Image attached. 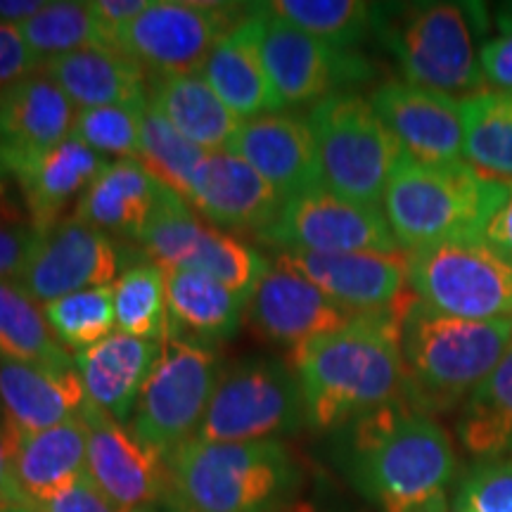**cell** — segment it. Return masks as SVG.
I'll return each instance as SVG.
<instances>
[{
  "label": "cell",
  "instance_id": "5",
  "mask_svg": "<svg viewBox=\"0 0 512 512\" xmlns=\"http://www.w3.org/2000/svg\"><path fill=\"white\" fill-rule=\"evenodd\" d=\"M510 195V183L479 174L470 164L427 166L401 155L382 211L399 249L446 240L484 238L486 228Z\"/></svg>",
  "mask_w": 512,
  "mask_h": 512
},
{
  "label": "cell",
  "instance_id": "31",
  "mask_svg": "<svg viewBox=\"0 0 512 512\" xmlns=\"http://www.w3.org/2000/svg\"><path fill=\"white\" fill-rule=\"evenodd\" d=\"M458 439L477 458L512 456V344L494 373L463 403Z\"/></svg>",
  "mask_w": 512,
  "mask_h": 512
},
{
  "label": "cell",
  "instance_id": "6",
  "mask_svg": "<svg viewBox=\"0 0 512 512\" xmlns=\"http://www.w3.org/2000/svg\"><path fill=\"white\" fill-rule=\"evenodd\" d=\"M458 3L377 5L375 34L408 83L439 93H482L472 12Z\"/></svg>",
  "mask_w": 512,
  "mask_h": 512
},
{
  "label": "cell",
  "instance_id": "20",
  "mask_svg": "<svg viewBox=\"0 0 512 512\" xmlns=\"http://www.w3.org/2000/svg\"><path fill=\"white\" fill-rule=\"evenodd\" d=\"M185 202L200 211L209 226L256 238L273 226L285 204L264 176L226 150L209 152Z\"/></svg>",
  "mask_w": 512,
  "mask_h": 512
},
{
  "label": "cell",
  "instance_id": "42",
  "mask_svg": "<svg viewBox=\"0 0 512 512\" xmlns=\"http://www.w3.org/2000/svg\"><path fill=\"white\" fill-rule=\"evenodd\" d=\"M38 238L41 230L27 219H0V283L19 280Z\"/></svg>",
  "mask_w": 512,
  "mask_h": 512
},
{
  "label": "cell",
  "instance_id": "30",
  "mask_svg": "<svg viewBox=\"0 0 512 512\" xmlns=\"http://www.w3.org/2000/svg\"><path fill=\"white\" fill-rule=\"evenodd\" d=\"M465 164L512 183V93L482 91L458 100Z\"/></svg>",
  "mask_w": 512,
  "mask_h": 512
},
{
  "label": "cell",
  "instance_id": "7",
  "mask_svg": "<svg viewBox=\"0 0 512 512\" xmlns=\"http://www.w3.org/2000/svg\"><path fill=\"white\" fill-rule=\"evenodd\" d=\"M306 121L316 138L323 188L344 200L380 207L403 152L370 100L335 93L313 105Z\"/></svg>",
  "mask_w": 512,
  "mask_h": 512
},
{
  "label": "cell",
  "instance_id": "34",
  "mask_svg": "<svg viewBox=\"0 0 512 512\" xmlns=\"http://www.w3.org/2000/svg\"><path fill=\"white\" fill-rule=\"evenodd\" d=\"M114 313L117 332L164 342L171 337L166 271L152 261L126 268L114 283Z\"/></svg>",
  "mask_w": 512,
  "mask_h": 512
},
{
  "label": "cell",
  "instance_id": "12",
  "mask_svg": "<svg viewBox=\"0 0 512 512\" xmlns=\"http://www.w3.org/2000/svg\"><path fill=\"white\" fill-rule=\"evenodd\" d=\"M259 240L280 252H401L382 207L344 200L323 185L285 200L278 219Z\"/></svg>",
  "mask_w": 512,
  "mask_h": 512
},
{
  "label": "cell",
  "instance_id": "2",
  "mask_svg": "<svg viewBox=\"0 0 512 512\" xmlns=\"http://www.w3.org/2000/svg\"><path fill=\"white\" fill-rule=\"evenodd\" d=\"M342 430L351 482L382 512H448L446 489L458 458L432 415L396 401Z\"/></svg>",
  "mask_w": 512,
  "mask_h": 512
},
{
  "label": "cell",
  "instance_id": "32",
  "mask_svg": "<svg viewBox=\"0 0 512 512\" xmlns=\"http://www.w3.org/2000/svg\"><path fill=\"white\" fill-rule=\"evenodd\" d=\"M0 361L76 368L50 330L43 306L17 280L0 283Z\"/></svg>",
  "mask_w": 512,
  "mask_h": 512
},
{
  "label": "cell",
  "instance_id": "40",
  "mask_svg": "<svg viewBox=\"0 0 512 512\" xmlns=\"http://www.w3.org/2000/svg\"><path fill=\"white\" fill-rule=\"evenodd\" d=\"M145 107L147 100L79 110L74 117L72 138L105 159H136L138 162Z\"/></svg>",
  "mask_w": 512,
  "mask_h": 512
},
{
  "label": "cell",
  "instance_id": "23",
  "mask_svg": "<svg viewBox=\"0 0 512 512\" xmlns=\"http://www.w3.org/2000/svg\"><path fill=\"white\" fill-rule=\"evenodd\" d=\"M261 27L264 17L256 8L221 38L202 69V79L209 83L211 91L242 121L283 110L266 74L264 55H261Z\"/></svg>",
  "mask_w": 512,
  "mask_h": 512
},
{
  "label": "cell",
  "instance_id": "4",
  "mask_svg": "<svg viewBox=\"0 0 512 512\" xmlns=\"http://www.w3.org/2000/svg\"><path fill=\"white\" fill-rule=\"evenodd\" d=\"M510 344L512 318H453L415 297L401 320L403 401L425 415L453 411L494 373Z\"/></svg>",
  "mask_w": 512,
  "mask_h": 512
},
{
  "label": "cell",
  "instance_id": "28",
  "mask_svg": "<svg viewBox=\"0 0 512 512\" xmlns=\"http://www.w3.org/2000/svg\"><path fill=\"white\" fill-rule=\"evenodd\" d=\"M147 105L207 152L226 150L242 126V119L211 91L202 74L152 76L147 83Z\"/></svg>",
  "mask_w": 512,
  "mask_h": 512
},
{
  "label": "cell",
  "instance_id": "21",
  "mask_svg": "<svg viewBox=\"0 0 512 512\" xmlns=\"http://www.w3.org/2000/svg\"><path fill=\"white\" fill-rule=\"evenodd\" d=\"M86 406L76 368L0 361V418L15 437H27L79 418Z\"/></svg>",
  "mask_w": 512,
  "mask_h": 512
},
{
  "label": "cell",
  "instance_id": "38",
  "mask_svg": "<svg viewBox=\"0 0 512 512\" xmlns=\"http://www.w3.org/2000/svg\"><path fill=\"white\" fill-rule=\"evenodd\" d=\"M41 306L57 342L74 354L91 349L117 328L114 285L67 294Z\"/></svg>",
  "mask_w": 512,
  "mask_h": 512
},
{
  "label": "cell",
  "instance_id": "45",
  "mask_svg": "<svg viewBox=\"0 0 512 512\" xmlns=\"http://www.w3.org/2000/svg\"><path fill=\"white\" fill-rule=\"evenodd\" d=\"M484 81L494 83L503 93L512 91V31H501L479 53Z\"/></svg>",
  "mask_w": 512,
  "mask_h": 512
},
{
  "label": "cell",
  "instance_id": "43",
  "mask_svg": "<svg viewBox=\"0 0 512 512\" xmlns=\"http://www.w3.org/2000/svg\"><path fill=\"white\" fill-rule=\"evenodd\" d=\"M41 64L43 60L27 46L19 27L0 24V93L34 76Z\"/></svg>",
  "mask_w": 512,
  "mask_h": 512
},
{
  "label": "cell",
  "instance_id": "29",
  "mask_svg": "<svg viewBox=\"0 0 512 512\" xmlns=\"http://www.w3.org/2000/svg\"><path fill=\"white\" fill-rule=\"evenodd\" d=\"M171 335L216 344L238 335L249 297L190 268L166 271Z\"/></svg>",
  "mask_w": 512,
  "mask_h": 512
},
{
  "label": "cell",
  "instance_id": "24",
  "mask_svg": "<svg viewBox=\"0 0 512 512\" xmlns=\"http://www.w3.org/2000/svg\"><path fill=\"white\" fill-rule=\"evenodd\" d=\"M83 477H86V425L81 418H72L27 437H15L12 491L19 508H36L48 503Z\"/></svg>",
  "mask_w": 512,
  "mask_h": 512
},
{
  "label": "cell",
  "instance_id": "39",
  "mask_svg": "<svg viewBox=\"0 0 512 512\" xmlns=\"http://www.w3.org/2000/svg\"><path fill=\"white\" fill-rule=\"evenodd\" d=\"M268 266L271 264L256 249L207 223L200 245L185 268L200 271L214 278L216 283L226 285L228 290L252 297Z\"/></svg>",
  "mask_w": 512,
  "mask_h": 512
},
{
  "label": "cell",
  "instance_id": "9",
  "mask_svg": "<svg viewBox=\"0 0 512 512\" xmlns=\"http://www.w3.org/2000/svg\"><path fill=\"white\" fill-rule=\"evenodd\" d=\"M408 285L422 304L465 320L512 318V259L486 238L406 252Z\"/></svg>",
  "mask_w": 512,
  "mask_h": 512
},
{
  "label": "cell",
  "instance_id": "13",
  "mask_svg": "<svg viewBox=\"0 0 512 512\" xmlns=\"http://www.w3.org/2000/svg\"><path fill=\"white\" fill-rule=\"evenodd\" d=\"M261 55L266 74L283 110L287 107L318 105L330 95L342 93L349 83L368 81L373 64L354 50H339L318 41L294 24L275 17L259 5Z\"/></svg>",
  "mask_w": 512,
  "mask_h": 512
},
{
  "label": "cell",
  "instance_id": "53",
  "mask_svg": "<svg viewBox=\"0 0 512 512\" xmlns=\"http://www.w3.org/2000/svg\"><path fill=\"white\" fill-rule=\"evenodd\" d=\"M138 512H147V510H138Z\"/></svg>",
  "mask_w": 512,
  "mask_h": 512
},
{
  "label": "cell",
  "instance_id": "18",
  "mask_svg": "<svg viewBox=\"0 0 512 512\" xmlns=\"http://www.w3.org/2000/svg\"><path fill=\"white\" fill-rule=\"evenodd\" d=\"M354 318L356 313L332 302L302 275L273 264L247 304V320L256 335L290 349L342 330Z\"/></svg>",
  "mask_w": 512,
  "mask_h": 512
},
{
  "label": "cell",
  "instance_id": "8",
  "mask_svg": "<svg viewBox=\"0 0 512 512\" xmlns=\"http://www.w3.org/2000/svg\"><path fill=\"white\" fill-rule=\"evenodd\" d=\"M221 375L214 344L185 335L166 337L140 389L128 432L169 458L178 446L197 437Z\"/></svg>",
  "mask_w": 512,
  "mask_h": 512
},
{
  "label": "cell",
  "instance_id": "14",
  "mask_svg": "<svg viewBox=\"0 0 512 512\" xmlns=\"http://www.w3.org/2000/svg\"><path fill=\"white\" fill-rule=\"evenodd\" d=\"M119 264V249L110 235L72 216L43 230L17 283L38 304H48L67 294L112 285Z\"/></svg>",
  "mask_w": 512,
  "mask_h": 512
},
{
  "label": "cell",
  "instance_id": "46",
  "mask_svg": "<svg viewBox=\"0 0 512 512\" xmlns=\"http://www.w3.org/2000/svg\"><path fill=\"white\" fill-rule=\"evenodd\" d=\"M150 3L152 0H95V3H91V10L102 31H105L107 41L114 46V38H117L119 31L143 15L150 8Z\"/></svg>",
  "mask_w": 512,
  "mask_h": 512
},
{
  "label": "cell",
  "instance_id": "22",
  "mask_svg": "<svg viewBox=\"0 0 512 512\" xmlns=\"http://www.w3.org/2000/svg\"><path fill=\"white\" fill-rule=\"evenodd\" d=\"M159 351L162 342L112 332L91 349L74 354L86 403L119 425H128Z\"/></svg>",
  "mask_w": 512,
  "mask_h": 512
},
{
  "label": "cell",
  "instance_id": "19",
  "mask_svg": "<svg viewBox=\"0 0 512 512\" xmlns=\"http://www.w3.org/2000/svg\"><path fill=\"white\" fill-rule=\"evenodd\" d=\"M226 152L264 176L283 200L323 185L316 138L306 117L275 112L242 121Z\"/></svg>",
  "mask_w": 512,
  "mask_h": 512
},
{
  "label": "cell",
  "instance_id": "48",
  "mask_svg": "<svg viewBox=\"0 0 512 512\" xmlns=\"http://www.w3.org/2000/svg\"><path fill=\"white\" fill-rule=\"evenodd\" d=\"M484 238L489 240L491 245L503 249V252L512 259V183H510L508 200H505L503 207L498 209V214L491 219Z\"/></svg>",
  "mask_w": 512,
  "mask_h": 512
},
{
  "label": "cell",
  "instance_id": "52",
  "mask_svg": "<svg viewBox=\"0 0 512 512\" xmlns=\"http://www.w3.org/2000/svg\"><path fill=\"white\" fill-rule=\"evenodd\" d=\"M456 512H472V510H456Z\"/></svg>",
  "mask_w": 512,
  "mask_h": 512
},
{
  "label": "cell",
  "instance_id": "3",
  "mask_svg": "<svg viewBox=\"0 0 512 512\" xmlns=\"http://www.w3.org/2000/svg\"><path fill=\"white\" fill-rule=\"evenodd\" d=\"M169 508L190 512H290L304 470L280 439L209 444L190 439L166 458Z\"/></svg>",
  "mask_w": 512,
  "mask_h": 512
},
{
  "label": "cell",
  "instance_id": "26",
  "mask_svg": "<svg viewBox=\"0 0 512 512\" xmlns=\"http://www.w3.org/2000/svg\"><path fill=\"white\" fill-rule=\"evenodd\" d=\"M162 188L136 159H112L83 190L74 207V219L110 238L138 240Z\"/></svg>",
  "mask_w": 512,
  "mask_h": 512
},
{
  "label": "cell",
  "instance_id": "49",
  "mask_svg": "<svg viewBox=\"0 0 512 512\" xmlns=\"http://www.w3.org/2000/svg\"><path fill=\"white\" fill-rule=\"evenodd\" d=\"M46 0H0V24L22 27L46 8Z\"/></svg>",
  "mask_w": 512,
  "mask_h": 512
},
{
  "label": "cell",
  "instance_id": "35",
  "mask_svg": "<svg viewBox=\"0 0 512 512\" xmlns=\"http://www.w3.org/2000/svg\"><path fill=\"white\" fill-rule=\"evenodd\" d=\"M209 152L204 147L190 143L181 136L162 114L145 107L143 128H140V157L138 162L157 178L164 188L174 190L183 200H188L192 183L207 162Z\"/></svg>",
  "mask_w": 512,
  "mask_h": 512
},
{
  "label": "cell",
  "instance_id": "44",
  "mask_svg": "<svg viewBox=\"0 0 512 512\" xmlns=\"http://www.w3.org/2000/svg\"><path fill=\"white\" fill-rule=\"evenodd\" d=\"M10 512H121L117 505H112L100 494L88 475L79 479L67 491L50 498L48 503L36 505V508H15Z\"/></svg>",
  "mask_w": 512,
  "mask_h": 512
},
{
  "label": "cell",
  "instance_id": "37",
  "mask_svg": "<svg viewBox=\"0 0 512 512\" xmlns=\"http://www.w3.org/2000/svg\"><path fill=\"white\" fill-rule=\"evenodd\" d=\"M204 228L207 223L192 214L190 204L181 195L162 188L143 233L138 235V242L152 264L164 271H176V268L188 266L190 256L200 245Z\"/></svg>",
  "mask_w": 512,
  "mask_h": 512
},
{
  "label": "cell",
  "instance_id": "15",
  "mask_svg": "<svg viewBox=\"0 0 512 512\" xmlns=\"http://www.w3.org/2000/svg\"><path fill=\"white\" fill-rule=\"evenodd\" d=\"M79 418L86 425V475L107 501L121 512H138L166 496V458L91 403L81 408Z\"/></svg>",
  "mask_w": 512,
  "mask_h": 512
},
{
  "label": "cell",
  "instance_id": "1",
  "mask_svg": "<svg viewBox=\"0 0 512 512\" xmlns=\"http://www.w3.org/2000/svg\"><path fill=\"white\" fill-rule=\"evenodd\" d=\"M413 302L415 294L389 311L361 313L342 330L290 351L287 363L302 387L311 430H342L377 408L403 401L401 320Z\"/></svg>",
  "mask_w": 512,
  "mask_h": 512
},
{
  "label": "cell",
  "instance_id": "41",
  "mask_svg": "<svg viewBox=\"0 0 512 512\" xmlns=\"http://www.w3.org/2000/svg\"><path fill=\"white\" fill-rule=\"evenodd\" d=\"M456 510L512 512V460H484L465 477Z\"/></svg>",
  "mask_w": 512,
  "mask_h": 512
},
{
  "label": "cell",
  "instance_id": "16",
  "mask_svg": "<svg viewBox=\"0 0 512 512\" xmlns=\"http://www.w3.org/2000/svg\"><path fill=\"white\" fill-rule=\"evenodd\" d=\"M273 266L302 275L325 297L356 316L389 311L411 297V292L406 290L408 261L401 252H278Z\"/></svg>",
  "mask_w": 512,
  "mask_h": 512
},
{
  "label": "cell",
  "instance_id": "10",
  "mask_svg": "<svg viewBox=\"0 0 512 512\" xmlns=\"http://www.w3.org/2000/svg\"><path fill=\"white\" fill-rule=\"evenodd\" d=\"M304 425L302 387L290 363L247 358L221 375L195 439L247 444L287 437Z\"/></svg>",
  "mask_w": 512,
  "mask_h": 512
},
{
  "label": "cell",
  "instance_id": "11",
  "mask_svg": "<svg viewBox=\"0 0 512 512\" xmlns=\"http://www.w3.org/2000/svg\"><path fill=\"white\" fill-rule=\"evenodd\" d=\"M240 5L152 0L114 38V48L152 76H188L202 72L209 55L235 24Z\"/></svg>",
  "mask_w": 512,
  "mask_h": 512
},
{
  "label": "cell",
  "instance_id": "17",
  "mask_svg": "<svg viewBox=\"0 0 512 512\" xmlns=\"http://www.w3.org/2000/svg\"><path fill=\"white\" fill-rule=\"evenodd\" d=\"M370 105L394 133L401 152L427 166L463 164V121L458 100L408 81H387L370 95Z\"/></svg>",
  "mask_w": 512,
  "mask_h": 512
},
{
  "label": "cell",
  "instance_id": "36",
  "mask_svg": "<svg viewBox=\"0 0 512 512\" xmlns=\"http://www.w3.org/2000/svg\"><path fill=\"white\" fill-rule=\"evenodd\" d=\"M19 31L43 62L76 50L112 46L93 15L91 3L53 0L34 19L24 22Z\"/></svg>",
  "mask_w": 512,
  "mask_h": 512
},
{
  "label": "cell",
  "instance_id": "47",
  "mask_svg": "<svg viewBox=\"0 0 512 512\" xmlns=\"http://www.w3.org/2000/svg\"><path fill=\"white\" fill-rule=\"evenodd\" d=\"M12 448H15V437L0 418V512L19 508L12 491Z\"/></svg>",
  "mask_w": 512,
  "mask_h": 512
},
{
  "label": "cell",
  "instance_id": "50",
  "mask_svg": "<svg viewBox=\"0 0 512 512\" xmlns=\"http://www.w3.org/2000/svg\"><path fill=\"white\" fill-rule=\"evenodd\" d=\"M496 24L498 31H512V3L501 5V10L496 12Z\"/></svg>",
  "mask_w": 512,
  "mask_h": 512
},
{
  "label": "cell",
  "instance_id": "51",
  "mask_svg": "<svg viewBox=\"0 0 512 512\" xmlns=\"http://www.w3.org/2000/svg\"><path fill=\"white\" fill-rule=\"evenodd\" d=\"M166 512H190V510H183V508H169Z\"/></svg>",
  "mask_w": 512,
  "mask_h": 512
},
{
  "label": "cell",
  "instance_id": "25",
  "mask_svg": "<svg viewBox=\"0 0 512 512\" xmlns=\"http://www.w3.org/2000/svg\"><path fill=\"white\" fill-rule=\"evenodd\" d=\"M38 72L55 81L79 110L147 100L145 69L114 46L50 57Z\"/></svg>",
  "mask_w": 512,
  "mask_h": 512
},
{
  "label": "cell",
  "instance_id": "27",
  "mask_svg": "<svg viewBox=\"0 0 512 512\" xmlns=\"http://www.w3.org/2000/svg\"><path fill=\"white\" fill-rule=\"evenodd\" d=\"M105 166V157L95 155L72 136L31 164L17 178L19 204L31 226L43 233L60 223L69 204L79 202L83 190L98 178Z\"/></svg>",
  "mask_w": 512,
  "mask_h": 512
},
{
  "label": "cell",
  "instance_id": "33",
  "mask_svg": "<svg viewBox=\"0 0 512 512\" xmlns=\"http://www.w3.org/2000/svg\"><path fill=\"white\" fill-rule=\"evenodd\" d=\"M264 8L339 50H354L375 31L377 5L361 0H273Z\"/></svg>",
  "mask_w": 512,
  "mask_h": 512
}]
</instances>
